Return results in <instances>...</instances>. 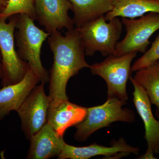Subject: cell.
<instances>
[{"instance_id": "cell-1", "label": "cell", "mask_w": 159, "mask_h": 159, "mask_svg": "<svg viewBox=\"0 0 159 159\" xmlns=\"http://www.w3.org/2000/svg\"><path fill=\"white\" fill-rule=\"evenodd\" d=\"M48 43L54 55L48 95L52 104L69 100L66 86L69 80L90 65L86 61L84 48L77 28L68 30L65 36L59 31L51 33Z\"/></svg>"}, {"instance_id": "cell-2", "label": "cell", "mask_w": 159, "mask_h": 159, "mask_svg": "<svg viewBox=\"0 0 159 159\" xmlns=\"http://www.w3.org/2000/svg\"><path fill=\"white\" fill-rule=\"evenodd\" d=\"M15 33L17 52L20 58L29 63V66L38 74L42 83L49 82L48 72L43 66L40 59L43 43L50 36L34 24V20L25 14L16 15Z\"/></svg>"}, {"instance_id": "cell-3", "label": "cell", "mask_w": 159, "mask_h": 159, "mask_svg": "<svg viewBox=\"0 0 159 159\" xmlns=\"http://www.w3.org/2000/svg\"><path fill=\"white\" fill-rule=\"evenodd\" d=\"M107 21L102 15L77 29L87 56H92L97 51L104 57L115 56L122 24L118 17Z\"/></svg>"}, {"instance_id": "cell-4", "label": "cell", "mask_w": 159, "mask_h": 159, "mask_svg": "<svg viewBox=\"0 0 159 159\" xmlns=\"http://www.w3.org/2000/svg\"><path fill=\"white\" fill-rule=\"evenodd\" d=\"M126 102L117 98H109L101 105L88 107L84 119L74 125L76 132L74 138L78 142H84L92 134L114 122L132 123L135 120L134 111L122 108Z\"/></svg>"}, {"instance_id": "cell-5", "label": "cell", "mask_w": 159, "mask_h": 159, "mask_svg": "<svg viewBox=\"0 0 159 159\" xmlns=\"http://www.w3.org/2000/svg\"><path fill=\"white\" fill-rule=\"evenodd\" d=\"M131 52L120 56L109 55L102 62L90 65L92 74L102 77L107 87V98H117L126 102L128 96L126 90L127 81L131 77V64L137 56Z\"/></svg>"}, {"instance_id": "cell-6", "label": "cell", "mask_w": 159, "mask_h": 159, "mask_svg": "<svg viewBox=\"0 0 159 159\" xmlns=\"http://www.w3.org/2000/svg\"><path fill=\"white\" fill-rule=\"evenodd\" d=\"M10 17L11 19L8 23L6 20H0V51L3 69L2 87L20 81L25 76L29 66L28 62L20 58L15 48L16 15Z\"/></svg>"}, {"instance_id": "cell-7", "label": "cell", "mask_w": 159, "mask_h": 159, "mask_svg": "<svg viewBox=\"0 0 159 159\" xmlns=\"http://www.w3.org/2000/svg\"><path fill=\"white\" fill-rule=\"evenodd\" d=\"M122 23L125 27L126 34L117 43L115 56L134 52L144 53L150 43L151 36L159 29V13L149 12L138 19L123 18Z\"/></svg>"}, {"instance_id": "cell-8", "label": "cell", "mask_w": 159, "mask_h": 159, "mask_svg": "<svg viewBox=\"0 0 159 159\" xmlns=\"http://www.w3.org/2000/svg\"><path fill=\"white\" fill-rule=\"evenodd\" d=\"M44 84L36 85L16 111L22 130L29 140L47 123L50 101L45 93Z\"/></svg>"}, {"instance_id": "cell-9", "label": "cell", "mask_w": 159, "mask_h": 159, "mask_svg": "<svg viewBox=\"0 0 159 159\" xmlns=\"http://www.w3.org/2000/svg\"><path fill=\"white\" fill-rule=\"evenodd\" d=\"M129 79L134 87V103L144 123V138L148 146L146 152L139 158L157 159L154 154H159V121L152 114V104L146 91L133 77H130Z\"/></svg>"}, {"instance_id": "cell-10", "label": "cell", "mask_w": 159, "mask_h": 159, "mask_svg": "<svg viewBox=\"0 0 159 159\" xmlns=\"http://www.w3.org/2000/svg\"><path fill=\"white\" fill-rule=\"evenodd\" d=\"M34 7L36 20L48 33L74 29V20L68 14L72 9L69 0H34Z\"/></svg>"}, {"instance_id": "cell-11", "label": "cell", "mask_w": 159, "mask_h": 159, "mask_svg": "<svg viewBox=\"0 0 159 159\" xmlns=\"http://www.w3.org/2000/svg\"><path fill=\"white\" fill-rule=\"evenodd\" d=\"M139 148L129 145L122 138L113 142L110 147L95 143L89 146L76 147L65 142L58 159H89L97 156H104L106 158L117 159L132 153L138 155Z\"/></svg>"}, {"instance_id": "cell-12", "label": "cell", "mask_w": 159, "mask_h": 159, "mask_svg": "<svg viewBox=\"0 0 159 159\" xmlns=\"http://www.w3.org/2000/svg\"><path fill=\"white\" fill-rule=\"evenodd\" d=\"M39 81L38 74L29 66L27 74L20 81L3 87L0 89V120L12 111H16Z\"/></svg>"}, {"instance_id": "cell-13", "label": "cell", "mask_w": 159, "mask_h": 159, "mask_svg": "<svg viewBox=\"0 0 159 159\" xmlns=\"http://www.w3.org/2000/svg\"><path fill=\"white\" fill-rule=\"evenodd\" d=\"M27 158L28 159H48L58 157L64 145L63 137L61 136L46 123L30 139Z\"/></svg>"}, {"instance_id": "cell-14", "label": "cell", "mask_w": 159, "mask_h": 159, "mask_svg": "<svg viewBox=\"0 0 159 159\" xmlns=\"http://www.w3.org/2000/svg\"><path fill=\"white\" fill-rule=\"evenodd\" d=\"M87 107H83L68 100L50 104L47 122L56 133L63 137L66 130L84 119Z\"/></svg>"}, {"instance_id": "cell-15", "label": "cell", "mask_w": 159, "mask_h": 159, "mask_svg": "<svg viewBox=\"0 0 159 159\" xmlns=\"http://www.w3.org/2000/svg\"><path fill=\"white\" fill-rule=\"evenodd\" d=\"M74 13V25L78 29L113 9V0H69Z\"/></svg>"}, {"instance_id": "cell-16", "label": "cell", "mask_w": 159, "mask_h": 159, "mask_svg": "<svg viewBox=\"0 0 159 159\" xmlns=\"http://www.w3.org/2000/svg\"><path fill=\"white\" fill-rule=\"evenodd\" d=\"M147 12L159 13V0H113L112 9L104 17L107 21L119 16L135 19Z\"/></svg>"}, {"instance_id": "cell-17", "label": "cell", "mask_w": 159, "mask_h": 159, "mask_svg": "<svg viewBox=\"0 0 159 159\" xmlns=\"http://www.w3.org/2000/svg\"><path fill=\"white\" fill-rule=\"evenodd\" d=\"M136 72L134 79L146 91L151 104L157 107L159 119V61Z\"/></svg>"}, {"instance_id": "cell-18", "label": "cell", "mask_w": 159, "mask_h": 159, "mask_svg": "<svg viewBox=\"0 0 159 159\" xmlns=\"http://www.w3.org/2000/svg\"><path fill=\"white\" fill-rule=\"evenodd\" d=\"M17 14H25L36 20L34 0H8L6 8L0 15V20H6Z\"/></svg>"}, {"instance_id": "cell-19", "label": "cell", "mask_w": 159, "mask_h": 159, "mask_svg": "<svg viewBox=\"0 0 159 159\" xmlns=\"http://www.w3.org/2000/svg\"><path fill=\"white\" fill-rule=\"evenodd\" d=\"M159 61V34L152 43L151 47L132 66V72L149 66Z\"/></svg>"}, {"instance_id": "cell-20", "label": "cell", "mask_w": 159, "mask_h": 159, "mask_svg": "<svg viewBox=\"0 0 159 159\" xmlns=\"http://www.w3.org/2000/svg\"><path fill=\"white\" fill-rule=\"evenodd\" d=\"M8 0H0V15L5 10L7 6Z\"/></svg>"}, {"instance_id": "cell-21", "label": "cell", "mask_w": 159, "mask_h": 159, "mask_svg": "<svg viewBox=\"0 0 159 159\" xmlns=\"http://www.w3.org/2000/svg\"><path fill=\"white\" fill-rule=\"evenodd\" d=\"M3 76V69L2 63V57L0 51V79H2Z\"/></svg>"}, {"instance_id": "cell-22", "label": "cell", "mask_w": 159, "mask_h": 159, "mask_svg": "<svg viewBox=\"0 0 159 159\" xmlns=\"http://www.w3.org/2000/svg\"><path fill=\"white\" fill-rule=\"evenodd\" d=\"M152 1H158V0H152Z\"/></svg>"}]
</instances>
